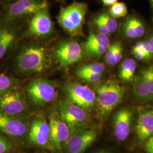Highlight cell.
Segmentation results:
<instances>
[{
	"label": "cell",
	"mask_w": 153,
	"mask_h": 153,
	"mask_svg": "<svg viewBox=\"0 0 153 153\" xmlns=\"http://www.w3.org/2000/svg\"><path fill=\"white\" fill-rule=\"evenodd\" d=\"M28 106L23 93L13 89L2 95L0 98V111L11 116H23Z\"/></svg>",
	"instance_id": "obj_12"
},
{
	"label": "cell",
	"mask_w": 153,
	"mask_h": 153,
	"mask_svg": "<svg viewBox=\"0 0 153 153\" xmlns=\"http://www.w3.org/2000/svg\"><path fill=\"white\" fill-rule=\"evenodd\" d=\"M26 94L30 102L37 107H43L50 103L57 97L55 84L44 79L33 81L28 86Z\"/></svg>",
	"instance_id": "obj_5"
},
{
	"label": "cell",
	"mask_w": 153,
	"mask_h": 153,
	"mask_svg": "<svg viewBox=\"0 0 153 153\" xmlns=\"http://www.w3.org/2000/svg\"><path fill=\"white\" fill-rule=\"evenodd\" d=\"M141 74L144 76L150 90L152 100H153V66H150L142 70Z\"/></svg>",
	"instance_id": "obj_27"
},
{
	"label": "cell",
	"mask_w": 153,
	"mask_h": 153,
	"mask_svg": "<svg viewBox=\"0 0 153 153\" xmlns=\"http://www.w3.org/2000/svg\"><path fill=\"white\" fill-rule=\"evenodd\" d=\"M66 99L86 112L96 106V94L87 86L76 82L68 83L64 87Z\"/></svg>",
	"instance_id": "obj_6"
},
{
	"label": "cell",
	"mask_w": 153,
	"mask_h": 153,
	"mask_svg": "<svg viewBox=\"0 0 153 153\" xmlns=\"http://www.w3.org/2000/svg\"><path fill=\"white\" fill-rule=\"evenodd\" d=\"M85 43L98 44L104 47L107 49L111 45L110 40L108 36L101 34L100 33H94L93 32L90 33Z\"/></svg>",
	"instance_id": "obj_22"
},
{
	"label": "cell",
	"mask_w": 153,
	"mask_h": 153,
	"mask_svg": "<svg viewBox=\"0 0 153 153\" xmlns=\"http://www.w3.org/2000/svg\"><path fill=\"white\" fill-rule=\"evenodd\" d=\"M16 0H4V1L6 3H7V4H10L11 2H14V1H16Z\"/></svg>",
	"instance_id": "obj_38"
},
{
	"label": "cell",
	"mask_w": 153,
	"mask_h": 153,
	"mask_svg": "<svg viewBox=\"0 0 153 153\" xmlns=\"http://www.w3.org/2000/svg\"><path fill=\"white\" fill-rule=\"evenodd\" d=\"M105 71V66L101 62H94L80 66L76 73H91L102 74Z\"/></svg>",
	"instance_id": "obj_24"
},
{
	"label": "cell",
	"mask_w": 153,
	"mask_h": 153,
	"mask_svg": "<svg viewBox=\"0 0 153 153\" xmlns=\"http://www.w3.org/2000/svg\"><path fill=\"white\" fill-rule=\"evenodd\" d=\"M83 50L80 44L74 40H66L55 48V60L61 67L71 65L81 60Z\"/></svg>",
	"instance_id": "obj_8"
},
{
	"label": "cell",
	"mask_w": 153,
	"mask_h": 153,
	"mask_svg": "<svg viewBox=\"0 0 153 153\" xmlns=\"http://www.w3.org/2000/svg\"><path fill=\"white\" fill-rule=\"evenodd\" d=\"M148 42H149V45H150L152 53V54L153 55V35H152L151 36V38H150V39L148 40Z\"/></svg>",
	"instance_id": "obj_37"
},
{
	"label": "cell",
	"mask_w": 153,
	"mask_h": 153,
	"mask_svg": "<svg viewBox=\"0 0 153 153\" xmlns=\"http://www.w3.org/2000/svg\"><path fill=\"white\" fill-rule=\"evenodd\" d=\"M13 144L11 140L0 134V153H10L13 150Z\"/></svg>",
	"instance_id": "obj_28"
},
{
	"label": "cell",
	"mask_w": 153,
	"mask_h": 153,
	"mask_svg": "<svg viewBox=\"0 0 153 153\" xmlns=\"http://www.w3.org/2000/svg\"><path fill=\"white\" fill-rule=\"evenodd\" d=\"M102 3L106 6H111L117 2L118 0H101Z\"/></svg>",
	"instance_id": "obj_35"
},
{
	"label": "cell",
	"mask_w": 153,
	"mask_h": 153,
	"mask_svg": "<svg viewBox=\"0 0 153 153\" xmlns=\"http://www.w3.org/2000/svg\"><path fill=\"white\" fill-rule=\"evenodd\" d=\"M19 33L16 21H4L0 25V60L15 43Z\"/></svg>",
	"instance_id": "obj_16"
},
{
	"label": "cell",
	"mask_w": 153,
	"mask_h": 153,
	"mask_svg": "<svg viewBox=\"0 0 153 153\" xmlns=\"http://www.w3.org/2000/svg\"><path fill=\"white\" fill-rule=\"evenodd\" d=\"M142 51L145 55L146 57V60H149L152 58L153 54L152 53L150 45L149 44V42L147 40L143 41V48H142Z\"/></svg>",
	"instance_id": "obj_32"
},
{
	"label": "cell",
	"mask_w": 153,
	"mask_h": 153,
	"mask_svg": "<svg viewBox=\"0 0 153 153\" xmlns=\"http://www.w3.org/2000/svg\"><path fill=\"white\" fill-rule=\"evenodd\" d=\"M133 122V112L131 109L123 107L115 113L114 117V133L119 141L128 138L131 131Z\"/></svg>",
	"instance_id": "obj_15"
},
{
	"label": "cell",
	"mask_w": 153,
	"mask_h": 153,
	"mask_svg": "<svg viewBox=\"0 0 153 153\" xmlns=\"http://www.w3.org/2000/svg\"><path fill=\"white\" fill-rule=\"evenodd\" d=\"M133 81L134 93L136 98L142 101L152 100L150 90L144 76L140 73L134 78Z\"/></svg>",
	"instance_id": "obj_20"
},
{
	"label": "cell",
	"mask_w": 153,
	"mask_h": 153,
	"mask_svg": "<svg viewBox=\"0 0 153 153\" xmlns=\"http://www.w3.org/2000/svg\"><path fill=\"white\" fill-rule=\"evenodd\" d=\"M143 48V42H139L135 44L133 49L134 50H142Z\"/></svg>",
	"instance_id": "obj_36"
},
{
	"label": "cell",
	"mask_w": 153,
	"mask_h": 153,
	"mask_svg": "<svg viewBox=\"0 0 153 153\" xmlns=\"http://www.w3.org/2000/svg\"><path fill=\"white\" fill-rule=\"evenodd\" d=\"M84 47L88 54L95 57H100L103 56L105 54L107 50V48L103 46L86 43L84 44Z\"/></svg>",
	"instance_id": "obj_26"
},
{
	"label": "cell",
	"mask_w": 153,
	"mask_h": 153,
	"mask_svg": "<svg viewBox=\"0 0 153 153\" xmlns=\"http://www.w3.org/2000/svg\"><path fill=\"white\" fill-rule=\"evenodd\" d=\"M16 81L11 77L4 74H0V94H4L14 89Z\"/></svg>",
	"instance_id": "obj_25"
},
{
	"label": "cell",
	"mask_w": 153,
	"mask_h": 153,
	"mask_svg": "<svg viewBox=\"0 0 153 153\" xmlns=\"http://www.w3.org/2000/svg\"><path fill=\"white\" fill-rule=\"evenodd\" d=\"M9 4L4 14V21H16L48 9L47 0H16Z\"/></svg>",
	"instance_id": "obj_7"
},
{
	"label": "cell",
	"mask_w": 153,
	"mask_h": 153,
	"mask_svg": "<svg viewBox=\"0 0 153 153\" xmlns=\"http://www.w3.org/2000/svg\"><path fill=\"white\" fill-rule=\"evenodd\" d=\"M88 11L86 3L74 1L61 8L58 22L61 27L72 36H81L83 35V27Z\"/></svg>",
	"instance_id": "obj_3"
},
{
	"label": "cell",
	"mask_w": 153,
	"mask_h": 153,
	"mask_svg": "<svg viewBox=\"0 0 153 153\" xmlns=\"http://www.w3.org/2000/svg\"><path fill=\"white\" fill-rule=\"evenodd\" d=\"M137 68L136 61L133 59L128 58L121 64L119 76L123 81L131 82L133 81L134 73Z\"/></svg>",
	"instance_id": "obj_21"
},
{
	"label": "cell",
	"mask_w": 153,
	"mask_h": 153,
	"mask_svg": "<svg viewBox=\"0 0 153 153\" xmlns=\"http://www.w3.org/2000/svg\"><path fill=\"white\" fill-rule=\"evenodd\" d=\"M150 7H151L152 10H153V0H152V1L150 2Z\"/></svg>",
	"instance_id": "obj_39"
},
{
	"label": "cell",
	"mask_w": 153,
	"mask_h": 153,
	"mask_svg": "<svg viewBox=\"0 0 153 153\" xmlns=\"http://www.w3.org/2000/svg\"><path fill=\"white\" fill-rule=\"evenodd\" d=\"M48 124L51 143L54 150H61L71 135L70 129L61 118L57 111L50 114Z\"/></svg>",
	"instance_id": "obj_9"
},
{
	"label": "cell",
	"mask_w": 153,
	"mask_h": 153,
	"mask_svg": "<svg viewBox=\"0 0 153 153\" xmlns=\"http://www.w3.org/2000/svg\"><path fill=\"white\" fill-rule=\"evenodd\" d=\"M95 94L97 117L100 120L104 121L122 102L124 89L116 81L108 79L99 85Z\"/></svg>",
	"instance_id": "obj_2"
},
{
	"label": "cell",
	"mask_w": 153,
	"mask_h": 153,
	"mask_svg": "<svg viewBox=\"0 0 153 153\" xmlns=\"http://www.w3.org/2000/svg\"><path fill=\"white\" fill-rule=\"evenodd\" d=\"M28 138L32 144L48 149L54 150L49 138L48 122L43 116H36L33 118L29 125Z\"/></svg>",
	"instance_id": "obj_10"
},
{
	"label": "cell",
	"mask_w": 153,
	"mask_h": 153,
	"mask_svg": "<svg viewBox=\"0 0 153 153\" xmlns=\"http://www.w3.org/2000/svg\"><path fill=\"white\" fill-rule=\"evenodd\" d=\"M77 76L82 80L91 83L98 82L101 78L100 74L91 73H76Z\"/></svg>",
	"instance_id": "obj_29"
},
{
	"label": "cell",
	"mask_w": 153,
	"mask_h": 153,
	"mask_svg": "<svg viewBox=\"0 0 153 153\" xmlns=\"http://www.w3.org/2000/svg\"><path fill=\"white\" fill-rule=\"evenodd\" d=\"M121 31L126 38H140L145 33L146 27L141 19L131 16H128L123 23Z\"/></svg>",
	"instance_id": "obj_18"
},
{
	"label": "cell",
	"mask_w": 153,
	"mask_h": 153,
	"mask_svg": "<svg viewBox=\"0 0 153 153\" xmlns=\"http://www.w3.org/2000/svg\"><path fill=\"white\" fill-rule=\"evenodd\" d=\"M115 47L116 44L115 42H114V43L109 45V47L107 49L105 53V61L108 65L111 66L112 61L115 52Z\"/></svg>",
	"instance_id": "obj_31"
},
{
	"label": "cell",
	"mask_w": 153,
	"mask_h": 153,
	"mask_svg": "<svg viewBox=\"0 0 153 153\" xmlns=\"http://www.w3.org/2000/svg\"><path fill=\"white\" fill-rule=\"evenodd\" d=\"M28 31L31 35L44 38L54 32V25L48 9L35 14L29 23Z\"/></svg>",
	"instance_id": "obj_14"
},
{
	"label": "cell",
	"mask_w": 153,
	"mask_h": 153,
	"mask_svg": "<svg viewBox=\"0 0 153 153\" xmlns=\"http://www.w3.org/2000/svg\"><path fill=\"white\" fill-rule=\"evenodd\" d=\"M29 123L25 116H11L0 111V131L15 139H21L28 133Z\"/></svg>",
	"instance_id": "obj_11"
},
{
	"label": "cell",
	"mask_w": 153,
	"mask_h": 153,
	"mask_svg": "<svg viewBox=\"0 0 153 153\" xmlns=\"http://www.w3.org/2000/svg\"><path fill=\"white\" fill-rule=\"evenodd\" d=\"M98 137V131L91 128L83 129L71 135L64 147L66 153H84Z\"/></svg>",
	"instance_id": "obj_13"
},
{
	"label": "cell",
	"mask_w": 153,
	"mask_h": 153,
	"mask_svg": "<svg viewBox=\"0 0 153 153\" xmlns=\"http://www.w3.org/2000/svg\"><path fill=\"white\" fill-rule=\"evenodd\" d=\"M57 109L61 118L68 126L71 134L88 128V117L86 112L67 99H59Z\"/></svg>",
	"instance_id": "obj_4"
},
{
	"label": "cell",
	"mask_w": 153,
	"mask_h": 153,
	"mask_svg": "<svg viewBox=\"0 0 153 153\" xmlns=\"http://www.w3.org/2000/svg\"><path fill=\"white\" fill-rule=\"evenodd\" d=\"M94 24L99 33L107 36L115 33L119 27L118 22L116 19L105 13H102L95 17Z\"/></svg>",
	"instance_id": "obj_19"
},
{
	"label": "cell",
	"mask_w": 153,
	"mask_h": 153,
	"mask_svg": "<svg viewBox=\"0 0 153 153\" xmlns=\"http://www.w3.org/2000/svg\"><path fill=\"white\" fill-rule=\"evenodd\" d=\"M102 153H109L108 152H107V151H105V150H102Z\"/></svg>",
	"instance_id": "obj_40"
},
{
	"label": "cell",
	"mask_w": 153,
	"mask_h": 153,
	"mask_svg": "<svg viewBox=\"0 0 153 153\" xmlns=\"http://www.w3.org/2000/svg\"><path fill=\"white\" fill-rule=\"evenodd\" d=\"M145 150L146 153H153V134L145 141Z\"/></svg>",
	"instance_id": "obj_33"
},
{
	"label": "cell",
	"mask_w": 153,
	"mask_h": 153,
	"mask_svg": "<svg viewBox=\"0 0 153 153\" xmlns=\"http://www.w3.org/2000/svg\"><path fill=\"white\" fill-rule=\"evenodd\" d=\"M137 140L145 142L153 134V108L143 110L138 116L136 126Z\"/></svg>",
	"instance_id": "obj_17"
},
{
	"label": "cell",
	"mask_w": 153,
	"mask_h": 153,
	"mask_svg": "<svg viewBox=\"0 0 153 153\" xmlns=\"http://www.w3.org/2000/svg\"><path fill=\"white\" fill-rule=\"evenodd\" d=\"M132 54L134 57L138 60H145L146 57L142 50H134L132 49Z\"/></svg>",
	"instance_id": "obj_34"
},
{
	"label": "cell",
	"mask_w": 153,
	"mask_h": 153,
	"mask_svg": "<svg viewBox=\"0 0 153 153\" xmlns=\"http://www.w3.org/2000/svg\"><path fill=\"white\" fill-rule=\"evenodd\" d=\"M49 65L50 58L47 50L43 45L35 43L23 46L14 61L16 71L23 74L43 72Z\"/></svg>",
	"instance_id": "obj_1"
},
{
	"label": "cell",
	"mask_w": 153,
	"mask_h": 153,
	"mask_svg": "<svg viewBox=\"0 0 153 153\" xmlns=\"http://www.w3.org/2000/svg\"><path fill=\"white\" fill-rule=\"evenodd\" d=\"M115 52L112 61L111 66H115L117 65L123 58V47L120 42L116 41L115 42Z\"/></svg>",
	"instance_id": "obj_30"
},
{
	"label": "cell",
	"mask_w": 153,
	"mask_h": 153,
	"mask_svg": "<svg viewBox=\"0 0 153 153\" xmlns=\"http://www.w3.org/2000/svg\"><path fill=\"white\" fill-rule=\"evenodd\" d=\"M128 13V9L126 4L117 2L111 6L108 10V14L114 19L120 18L126 16Z\"/></svg>",
	"instance_id": "obj_23"
}]
</instances>
